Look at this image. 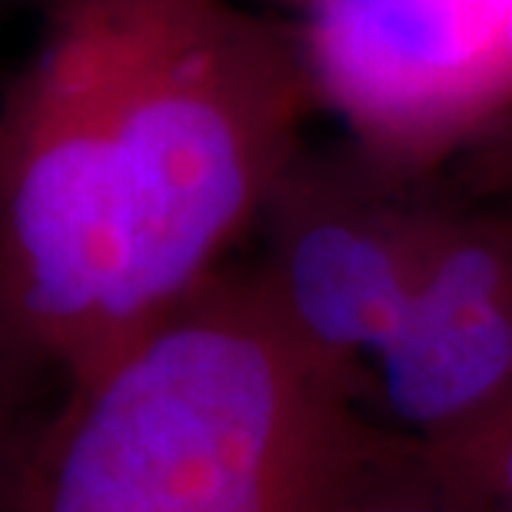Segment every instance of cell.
<instances>
[{
	"instance_id": "4",
	"label": "cell",
	"mask_w": 512,
	"mask_h": 512,
	"mask_svg": "<svg viewBox=\"0 0 512 512\" xmlns=\"http://www.w3.org/2000/svg\"><path fill=\"white\" fill-rule=\"evenodd\" d=\"M266 203L273 260L260 276L273 303L316 353L360 376L403 316L426 237L286 170Z\"/></svg>"
},
{
	"instance_id": "7",
	"label": "cell",
	"mask_w": 512,
	"mask_h": 512,
	"mask_svg": "<svg viewBox=\"0 0 512 512\" xmlns=\"http://www.w3.org/2000/svg\"><path fill=\"white\" fill-rule=\"evenodd\" d=\"M429 453L466 512H512V396L469 433L446 446H429Z\"/></svg>"
},
{
	"instance_id": "8",
	"label": "cell",
	"mask_w": 512,
	"mask_h": 512,
	"mask_svg": "<svg viewBox=\"0 0 512 512\" xmlns=\"http://www.w3.org/2000/svg\"><path fill=\"white\" fill-rule=\"evenodd\" d=\"M44 366L0 326V512L7 509L10 489L27 459L30 439L24 433V386L27 373Z\"/></svg>"
},
{
	"instance_id": "2",
	"label": "cell",
	"mask_w": 512,
	"mask_h": 512,
	"mask_svg": "<svg viewBox=\"0 0 512 512\" xmlns=\"http://www.w3.org/2000/svg\"><path fill=\"white\" fill-rule=\"evenodd\" d=\"M263 276L213 273L34 436L4 512H320L373 423Z\"/></svg>"
},
{
	"instance_id": "9",
	"label": "cell",
	"mask_w": 512,
	"mask_h": 512,
	"mask_svg": "<svg viewBox=\"0 0 512 512\" xmlns=\"http://www.w3.org/2000/svg\"><path fill=\"white\" fill-rule=\"evenodd\" d=\"M506 60H512V14H509V27H506Z\"/></svg>"
},
{
	"instance_id": "5",
	"label": "cell",
	"mask_w": 512,
	"mask_h": 512,
	"mask_svg": "<svg viewBox=\"0 0 512 512\" xmlns=\"http://www.w3.org/2000/svg\"><path fill=\"white\" fill-rule=\"evenodd\" d=\"M512 0H310L306 64L363 124H399L473 87L506 54Z\"/></svg>"
},
{
	"instance_id": "6",
	"label": "cell",
	"mask_w": 512,
	"mask_h": 512,
	"mask_svg": "<svg viewBox=\"0 0 512 512\" xmlns=\"http://www.w3.org/2000/svg\"><path fill=\"white\" fill-rule=\"evenodd\" d=\"M320 512H466V506L429 446L373 423Z\"/></svg>"
},
{
	"instance_id": "1",
	"label": "cell",
	"mask_w": 512,
	"mask_h": 512,
	"mask_svg": "<svg viewBox=\"0 0 512 512\" xmlns=\"http://www.w3.org/2000/svg\"><path fill=\"white\" fill-rule=\"evenodd\" d=\"M296 67L217 0H54L0 104V326L84 380L217 273Z\"/></svg>"
},
{
	"instance_id": "3",
	"label": "cell",
	"mask_w": 512,
	"mask_h": 512,
	"mask_svg": "<svg viewBox=\"0 0 512 512\" xmlns=\"http://www.w3.org/2000/svg\"><path fill=\"white\" fill-rule=\"evenodd\" d=\"M376 360L389 426L446 446L512 396V240L426 237L403 316Z\"/></svg>"
}]
</instances>
